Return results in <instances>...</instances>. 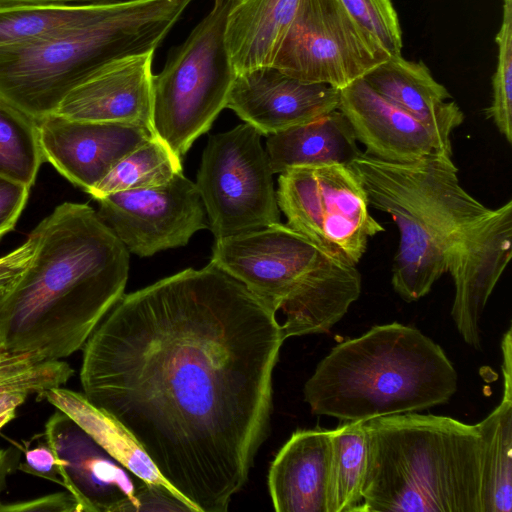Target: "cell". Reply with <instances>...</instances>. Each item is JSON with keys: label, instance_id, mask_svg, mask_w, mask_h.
I'll return each mask as SVG.
<instances>
[{"label": "cell", "instance_id": "obj_25", "mask_svg": "<svg viewBox=\"0 0 512 512\" xmlns=\"http://www.w3.org/2000/svg\"><path fill=\"white\" fill-rule=\"evenodd\" d=\"M330 435L327 512H361L368 455L365 421H344Z\"/></svg>", "mask_w": 512, "mask_h": 512}, {"label": "cell", "instance_id": "obj_21", "mask_svg": "<svg viewBox=\"0 0 512 512\" xmlns=\"http://www.w3.org/2000/svg\"><path fill=\"white\" fill-rule=\"evenodd\" d=\"M347 117L333 110L312 121L267 136L272 172L325 165L348 166L362 152Z\"/></svg>", "mask_w": 512, "mask_h": 512}, {"label": "cell", "instance_id": "obj_38", "mask_svg": "<svg viewBox=\"0 0 512 512\" xmlns=\"http://www.w3.org/2000/svg\"><path fill=\"white\" fill-rule=\"evenodd\" d=\"M27 398L26 394L21 393L0 394V413L8 409H17Z\"/></svg>", "mask_w": 512, "mask_h": 512}, {"label": "cell", "instance_id": "obj_14", "mask_svg": "<svg viewBox=\"0 0 512 512\" xmlns=\"http://www.w3.org/2000/svg\"><path fill=\"white\" fill-rule=\"evenodd\" d=\"M512 201L480 216L469 228L450 264L455 295L451 315L464 341L481 348L479 322L486 303L511 259Z\"/></svg>", "mask_w": 512, "mask_h": 512}, {"label": "cell", "instance_id": "obj_16", "mask_svg": "<svg viewBox=\"0 0 512 512\" xmlns=\"http://www.w3.org/2000/svg\"><path fill=\"white\" fill-rule=\"evenodd\" d=\"M339 100L340 89L270 65L237 73L226 108L267 137L338 109Z\"/></svg>", "mask_w": 512, "mask_h": 512}, {"label": "cell", "instance_id": "obj_29", "mask_svg": "<svg viewBox=\"0 0 512 512\" xmlns=\"http://www.w3.org/2000/svg\"><path fill=\"white\" fill-rule=\"evenodd\" d=\"M503 18L496 36L498 64L493 76V99L487 116L505 139L512 142V0H504Z\"/></svg>", "mask_w": 512, "mask_h": 512}, {"label": "cell", "instance_id": "obj_24", "mask_svg": "<svg viewBox=\"0 0 512 512\" xmlns=\"http://www.w3.org/2000/svg\"><path fill=\"white\" fill-rule=\"evenodd\" d=\"M502 372L501 402L477 423L481 437L482 512L512 509V370Z\"/></svg>", "mask_w": 512, "mask_h": 512}, {"label": "cell", "instance_id": "obj_28", "mask_svg": "<svg viewBox=\"0 0 512 512\" xmlns=\"http://www.w3.org/2000/svg\"><path fill=\"white\" fill-rule=\"evenodd\" d=\"M98 7L0 5V47L58 35L91 17Z\"/></svg>", "mask_w": 512, "mask_h": 512}, {"label": "cell", "instance_id": "obj_27", "mask_svg": "<svg viewBox=\"0 0 512 512\" xmlns=\"http://www.w3.org/2000/svg\"><path fill=\"white\" fill-rule=\"evenodd\" d=\"M43 162L38 122L0 98V176L31 188Z\"/></svg>", "mask_w": 512, "mask_h": 512}, {"label": "cell", "instance_id": "obj_23", "mask_svg": "<svg viewBox=\"0 0 512 512\" xmlns=\"http://www.w3.org/2000/svg\"><path fill=\"white\" fill-rule=\"evenodd\" d=\"M47 400L80 426L99 446L145 482L168 485L145 452L112 416L91 403L81 392L62 386L37 397Z\"/></svg>", "mask_w": 512, "mask_h": 512}, {"label": "cell", "instance_id": "obj_5", "mask_svg": "<svg viewBox=\"0 0 512 512\" xmlns=\"http://www.w3.org/2000/svg\"><path fill=\"white\" fill-rule=\"evenodd\" d=\"M192 0L99 6L40 41L0 47V98L37 122L75 88L124 58L155 52Z\"/></svg>", "mask_w": 512, "mask_h": 512}, {"label": "cell", "instance_id": "obj_3", "mask_svg": "<svg viewBox=\"0 0 512 512\" xmlns=\"http://www.w3.org/2000/svg\"><path fill=\"white\" fill-rule=\"evenodd\" d=\"M457 384V372L437 343L393 322L333 347L303 395L315 415L368 421L447 403Z\"/></svg>", "mask_w": 512, "mask_h": 512}, {"label": "cell", "instance_id": "obj_31", "mask_svg": "<svg viewBox=\"0 0 512 512\" xmlns=\"http://www.w3.org/2000/svg\"><path fill=\"white\" fill-rule=\"evenodd\" d=\"M142 511H188L194 507L168 485L142 481L134 494L131 512Z\"/></svg>", "mask_w": 512, "mask_h": 512}, {"label": "cell", "instance_id": "obj_18", "mask_svg": "<svg viewBox=\"0 0 512 512\" xmlns=\"http://www.w3.org/2000/svg\"><path fill=\"white\" fill-rule=\"evenodd\" d=\"M154 52L124 58L71 91L54 115L152 128Z\"/></svg>", "mask_w": 512, "mask_h": 512}, {"label": "cell", "instance_id": "obj_10", "mask_svg": "<svg viewBox=\"0 0 512 512\" xmlns=\"http://www.w3.org/2000/svg\"><path fill=\"white\" fill-rule=\"evenodd\" d=\"M273 174L250 124L209 137L195 185L215 239L280 222Z\"/></svg>", "mask_w": 512, "mask_h": 512}, {"label": "cell", "instance_id": "obj_34", "mask_svg": "<svg viewBox=\"0 0 512 512\" xmlns=\"http://www.w3.org/2000/svg\"><path fill=\"white\" fill-rule=\"evenodd\" d=\"M18 469L62 485L57 458L46 441L25 451L24 462Z\"/></svg>", "mask_w": 512, "mask_h": 512}, {"label": "cell", "instance_id": "obj_37", "mask_svg": "<svg viewBox=\"0 0 512 512\" xmlns=\"http://www.w3.org/2000/svg\"><path fill=\"white\" fill-rule=\"evenodd\" d=\"M18 463V452L14 448H0V495L7 487L8 476Z\"/></svg>", "mask_w": 512, "mask_h": 512}, {"label": "cell", "instance_id": "obj_17", "mask_svg": "<svg viewBox=\"0 0 512 512\" xmlns=\"http://www.w3.org/2000/svg\"><path fill=\"white\" fill-rule=\"evenodd\" d=\"M338 109L370 157L406 164L438 153L452 156L451 142L380 95L363 78L340 89Z\"/></svg>", "mask_w": 512, "mask_h": 512}, {"label": "cell", "instance_id": "obj_32", "mask_svg": "<svg viewBox=\"0 0 512 512\" xmlns=\"http://www.w3.org/2000/svg\"><path fill=\"white\" fill-rule=\"evenodd\" d=\"M29 191V187L0 176V238L14 229Z\"/></svg>", "mask_w": 512, "mask_h": 512}, {"label": "cell", "instance_id": "obj_4", "mask_svg": "<svg viewBox=\"0 0 512 512\" xmlns=\"http://www.w3.org/2000/svg\"><path fill=\"white\" fill-rule=\"evenodd\" d=\"M365 427L361 512H482L477 424L408 412Z\"/></svg>", "mask_w": 512, "mask_h": 512}, {"label": "cell", "instance_id": "obj_11", "mask_svg": "<svg viewBox=\"0 0 512 512\" xmlns=\"http://www.w3.org/2000/svg\"><path fill=\"white\" fill-rule=\"evenodd\" d=\"M389 57L341 0H300L272 65L301 81L342 89Z\"/></svg>", "mask_w": 512, "mask_h": 512}, {"label": "cell", "instance_id": "obj_19", "mask_svg": "<svg viewBox=\"0 0 512 512\" xmlns=\"http://www.w3.org/2000/svg\"><path fill=\"white\" fill-rule=\"evenodd\" d=\"M331 435L326 429L295 431L268 472V488L277 512H327Z\"/></svg>", "mask_w": 512, "mask_h": 512}, {"label": "cell", "instance_id": "obj_22", "mask_svg": "<svg viewBox=\"0 0 512 512\" xmlns=\"http://www.w3.org/2000/svg\"><path fill=\"white\" fill-rule=\"evenodd\" d=\"M300 0H236L225 29L235 73L273 64Z\"/></svg>", "mask_w": 512, "mask_h": 512}, {"label": "cell", "instance_id": "obj_35", "mask_svg": "<svg viewBox=\"0 0 512 512\" xmlns=\"http://www.w3.org/2000/svg\"><path fill=\"white\" fill-rule=\"evenodd\" d=\"M16 511L79 512L76 500L67 490L15 503L0 501V512Z\"/></svg>", "mask_w": 512, "mask_h": 512}, {"label": "cell", "instance_id": "obj_9", "mask_svg": "<svg viewBox=\"0 0 512 512\" xmlns=\"http://www.w3.org/2000/svg\"><path fill=\"white\" fill-rule=\"evenodd\" d=\"M276 198L287 226L350 266L361 260L368 238L384 231L369 212L362 183L346 165L289 169L279 175Z\"/></svg>", "mask_w": 512, "mask_h": 512}, {"label": "cell", "instance_id": "obj_2", "mask_svg": "<svg viewBox=\"0 0 512 512\" xmlns=\"http://www.w3.org/2000/svg\"><path fill=\"white\" fill-rule=\"evenodd\" d=\"M33 257L0 296V346L61 360L124 294L129 251L89 205L64 202L36 227Z\"/></svg>", "mask_w": 512, "mask_h": 512}, {"label": "cell", "instance_id": "obj_1", "mask_svg": "<svg viewBox=\"0 0 512 512\" xmlns=\"http://www.w3.org/2000/svg\"><path fill=\"white\" fill-rule=\"evenodd\" d=\"M284 341L276 313L210 262L123 294L80 382L196 512H225L268 435Z\"/></svg>", "mask_w": 512, "mask_h": 512}, {"label": "cell", "instance_id": "obj_6", "mask_svg": "<svg viewBox=\"0 0 512 512\" xmlns=\"http://www.w3.org/2000/svg\"><path fill=\"white\" fill-rule=\"evenodd\" d=\"M348 167L369 206L389 214L400 232L394 290L407 302L420 299L448 272L470 226L489 208L461 186L451 155L401 164L362 152Z\"/></svg>", "mask_w": 512, "mask_h": 512}, {"label": "cell", "instance_id": "obj_13", "mask_svg": "<svg viewBox=\"0 0 512 512\" xmlns=\"http://www.w3.org/2000/svg\"><path fill=\"white\" fill-rule=\"evenodd\" d=\"M44 436L57 458L62 486L76 500L79 512H131L142 479L58 409L46 422Z\"/></svg>", "mask_w": 512, "mask_h": 512}, {"label": "cell", "instance_id": "obj_36", "mask_svg": "<svg viewBox=\"0 0 512 512\" xmlns=\"http://www.w3.org/2000/svg\"><path fill=\"white\" fill-rule=\"evenodd\" d=\"M136 0H0V5L105 6Z\"/></svg>", "mask_w": 512, "mask_h": 512}, {"label": "cell", "instance_id": "obj_40", "mask_svg": "<svg viewBox=\"0 0 512 512\" xmlns=\"http://www.w3.org/2000/svg\"><path fill=\"white\" fill-rule=\"evenodd\" d=\"M0 351H3V350L1 349V346H0Z\"/></svg>", "mask_w": 512, "mask_h": 512}, {"label": "cell", "instance_id": "obj_15", "mask_svg": "<svg viewBox=\"0 0 512 512\" xmlns=\"http://www.w3.org/2000/svg\"><path fill=\"white\" fill-rule=\"evenodd\" d=\"M38 126L45 161L87 193L122 158L155 136L144 125L80 121L54 114Z\"/></svg>", "mask_w": 512, "mask_h": 512}, {"label": "cell", "instance_id": "obj_26", "mask_svg": "<svg viewBox=\"0 0 512 512\" xmlns=\"http://www.w3.org/2000/svg\"><path fill=\"white\" fill-rule=\"evenodd\" d=\"M182 172V159L156 136L122 158L88 194L95 200L111 193L152 188Z\"/></svg>", "mask_w": 512, "mask_h": 512}, {"label": "cell", "instance_id": "obj_39", "mask_svg": "<svg viewBox=\"0 0 512 512\" xmlns=\"http://www.w3.org/2000/svg\"><path fill=\"white\" fill-rule=\"evenodd\" d=\"M16 410L17 409H8L0 413V430L15 418Z\"/></svg>", "mask_w": 512, "mask_h": 512}, {"label": "cell", "instance_id": "obj_20", "mask_svg": "<svg viewBox=\"0 0 512 512\" xmlns=\"http://www.w3.org/2000/svg\"><path fill=\"white\" fill-rule=\"evenodd\" d=\"M376 92L406 111L444 140L451 142L452 131L464 114L447 89L434 80L422 62L390 56L362 77Z\"/></svg>", "mask_w": 512, "mask_h": 512}, {"label": "cell", "instance_id": "obj_7", "mask_svg": "<svg viewBox=\"0 0 512 512\" xmlns=\"http://www.w3.org/2000/svg\"><path fill=\"white\" fill-rule=\"evenodd\" d=\"M236 0H213L208 14L152 81V129L180 159L226 108L236 73L225 43Z\"/></svg>", "mask_w": 512, "mask_h": 512}, {"label": "cell", "instance_id": "obj_8", "mask_svg": "<svg viewBox=\"0 0 512 512\" xmlns=\"http://www.w3.org/2000/svg\"><path fill=\"white\" fill-rule=\"evenodd\" d=\"M210 262L276 314L327 292L356 270L281 222L215 239Z\"/></svg>", "mask_w": 512, "mask_h": 512}, {"label": "cell", "instance_id": "obj_30", "mask_svg": "<svg viewBox=\"0 0 512 512\" xmlns=\"http://www.w3.org/2000/svg\"><path fill=\"white\" fill-rule=\"evenodd\" d=\"M352 18L374 36L390 56H400L402 36L391 0H341Z\"/></svg>", "mask_w": 512, "mask_h": 512}, {"label": "cell", "instance_id": "obj_33", "mask_svg": "<svg viewBox=\"0 0 512 512\" xmlns=\"http://www.w3.org/2000/svg\"><path fill=\"white\" fill-rule=\"evenodd\" d=\"M37 240V233L33 230L24 243L0 257V296L13 287L28 266L35 252Z\"/></svg>", "mask_w": 512, "mask_h": 512}, {"label": "cell", "instance_id": "obj_12", "mask_svg": "<svg viewBox=\"0 0 512 512\" xmlns=\"http://www.w3.org/2000/svg\"><path fill=\"white\" fill-rule=\"evenodd\" d=\"M97 201L101 219L139 257L185 246L207 228L197 187L183 172L164 185L115 192Z\"/></svg>", "mask_w": 512, "mask_h": 512}]
</instances>
